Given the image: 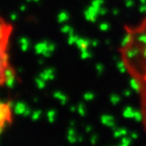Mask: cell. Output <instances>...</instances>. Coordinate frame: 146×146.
Masks as SVG:
<instances>
[{
  "label": "cell",
  "mask_w": 146,
  "mask_h": 146,
  "mask_svg": "<svg viewBox=\"0 0 146 146\" xmlns=\"http://www.w3.org/2000/svg\"><path fill=\"white\" fill-rule=\"evenodd\" d=\"M14 24L0 13V89L11 84L16 71L11 60V42Z\"/></svg>",
  "instance_id": "cell-2"
},
{
  "label": "cell",
  "mask_w": 146,
  "mask_h": 146,
  "mask_svg": "<svg viewBox=\"0 0 146 146\" xmlns=\"http://www.w3.org/2000/svg\"><path fill=\"white\" fill-rule=\"evenodd\" d=\"M15 112L10 101L0 100V135L8 130L14 122Z\"/></svg>",
  "instance_id": "cell-3"
},
{
  "label": "cell",
  "mask_w": 146,
  "mask_h": 146,
  "mask_svg": "<svg viewBox=\"0 0 146 146\" xmlns=\"http://www.w3.org/2000/svg\"><path fill=\"white\" fill-rule=\"evenodd\" d=\"M119 52L122 66L136 89L141 124L146 133V13L136 23L125 27Z\"/></svg>",
  "instance_id": "cell-1"
}]
</instances>
